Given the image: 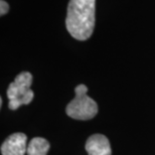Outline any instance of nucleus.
<instances>
[{
    "label": "nucleus",
    "instance_id": "f257e3e1",
    "mask_svg": "<svg viewBox=\"0 0 155 155\" xmlns=\"http://www.w3.org/2000/svg\"><path fill=\"white\" fill-rule=\"evenodd\" d=\"M96 0H70L66 26L74 38L86 40L92 35L95 26Z\"/></svg>",
    "mask_w": 155,
    "mask_h": 155
},
{
    "label": "nucleus",
    "instance_id": "f03ea898",
    "mask_svg": "<svg viewBox=\"0 0 155 155\" xmlns=\"http://www.w3.org/2000/svg\"><path fill=\"white\" fill-rule=\"evenodd\" d=\"M88 88L81 84L76 87V97L67 106V114L76 120H90L98 113V105L87 95Z\"/></svg>",
    "mask_w": 155,
    "mask_h": 155
},
{
    "label": "nucleus",
    "instance_id": "7ed1b4c3",
    "mask_svg": "<svg viewBox=\"0 0 155 155\" xmlns=\"http://www.w3.org/2000/svg\"><path fill=\"white\" fill-rule=\"evenodd\" d=\"M32 76L28 72L20 73L7 89L8 107L10 110H16L22 105H27L32 101L33 91L30 90Z\"/></svg>",
    "mask_w": 155,
    "mask_h": 155
},
{
    "label": "nucleus",
    "instance_id": "20e7f679",
    "mask_svg": "<svg viewBox=\"0 0 155 155\" xmlns=\"http://www.w3.org/2000/svg\"><path fill=\"white\" fill-rule=\"evenodd\" d=\"M27 137L23 133H14L5 139L1 145L2 155H25Z\"/></svg>",
    "mask_w": 155,
    "mask_h": 155
},
{
    "label": "nucleus",
    "instance_id": "39448f33",
    "mask_svg": "<svg viewBox=\"0 0 155 155\" xmlns=\"http://www.w3.org/2000/svg\"><path fill=\"white\" fill-rule=\"evenodd\" d=\"M85 148L88 155H111L112 153L109 140L102 134L90 136L86 142Z\"/></svg>",
    "mask_w": 155,
    "mask_h": 155
},
{
    "label": "nucleus",
    "instance_id": "423d86ee",
    "mask_svg": "<svg viewBox=\"0 0 155 155\" xmlns=\"http://www.w3.org/2000/svg\"><path fill=\"white\" fill-rule=\"evenodd\" d=\"M49 150V143L45 138L35 137L27 145V155H46Z\"/></svg>",
    "mask_w": 155,
    "mask_h": 155
},
{
    "label": "nucleus",
    "instance_id": "0eeeda50",
    "mask_svg": "<svg viewBox=\"0 0 155 155\" xmlns=\"http://www.w3.org/2000/svg\"><path fill=\"white\" fill-rule=\"evenodd\" d=\"M8 10H9L8 3L4 1V0H1V1H0V14H1V16L7 13Z\"/></svg>",
    "mask_w": 155,
    "mask_h": 155
}]
</instances>
